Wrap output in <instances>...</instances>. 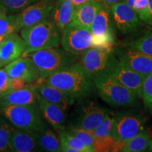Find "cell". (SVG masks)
<instances>
[{
    "instance_id": "cell-17",
    "label": "cell",
    "mask_w": 152,
    "mask_h": 152,
    "mask_svg": "<svg viewBox=\"0 0 152 152\" xmlns=\"http://www.w3.org/2000/svg\"><path fill=\"white\" fill-rule=\"evenodd\" d=\"M25 49L26 44L21 36L17 33L7 35L0 45V68L21 56Z\"/></svg>"
},
{
    "instance_id": "cell-38",
    "label": "cell",
    "mask_w": 152,
    "mask_h": 152,
    "mask_svg": "<svg viewBox=\"0 0 152 152\" xmlns=\"http://www.w3.org/2000/svg\"><path fill=\"white\" fill-rule=\"evenodd\" d=\"M138 0H124V1L127 4L128 6H130V7L134 8V6L135 4V3Z\"/></svg>"
},
{
    "instance_id": "cell-39",
    "label": "cell",
    "mask_w": 152,
    "mask_h": 152,
    "mask_svg": "<svg viewBox=\"0 0 152 152\" xmlns=\"http://www.w3.org/2000/svg\"><path fill=\"white\" fill-rule=\"evenodd\" d=\"M148 1V5H149V8L150 10V13H151V16L152 18V0H147Z\"/></svg>"
},
{
    "instance_id": "cell-29",
    "label": "cell",
    "mask_w": 152,
    "mask_h": 152,
    "mask_svg": "<svg viewBox=\"0 0 152 152\" xmlns=\"http://www.w3.org/2000/svg\"><path fill=\"white\" fill-rule=\"evenodd\" d=\"M20 30L16 14H5L0 16V36L18 33Z\"/></svg>"
},
{
    "instance_id": "cell-16",
    "label": "cell",
    "mask_w": 152,
    "mask_h": 152,
    "mask_svg": "<svg viewBox=\"0 0 152 152\" xmlns=\"http://www.w3.org/2000/svg\"><path fill=\"white\" fill-rule=\"evenodd\" d=\"M108 75L136 93L141 98L142 85L146 77L145 76L132 71L120 61Z\"/></svg>"
},
{
    "instance_id": "cell-35",
    "label": "cell",
    "mask_w": 152,
    "mask_h": 152,
    "mask_svg": "<svg viewBox=\"0 0 152 152\" xmlns=\"http://www.w3.org/2000/svg\"><path fill=\"white\" fill-rule=\"evenodd\" d=\"M29 85L27 84L24 80L22 79L18 78V77H13L10 79V89L11 91H14L19 89L23 88V87L26 86V85Z\"/></svg>"
},
{
    "instance_id": "cell-37",
    "label": "cell",
    "mask_w": 152,
    "mask_h": 152,
    "mask_svg": "<svg viewBox=\"0 0 152 152\" xmlns=\"http://www.w3.org/2000/svg\"><path fill=\"white\" fill-rule=\"evenodd\" d=\"M71 1L73 2L74 5L75 6H78L80 4H84L85 2H87V1H91V0H71Z\"/></svg>"
},
{
    "instance_id": "cell-20",
    "label": "cell",
    "mask_w": 152,
    "mask_h": 152,
    "mask_svg": "<svg viewBox=\"0 0 152 152\" xmlns=\"http://www.w3.org/2000/svg\"><path fill=\"white\" fill-rule=\"evenodd\" d=\"M37 132H28L14 128L10 139V151H37Z\"/></svg>"
},
{
    "instance_id": "cell-42",
    "label": "cell",
    "mask_w": 152,
    "mask_h": 152,
    "mask_svg": "<svg viewBox=\"0 0 152 152\" xmlns=\"http://www.w3.org/2000/svg\"><path fill=\"white\" fill-rule=\"evenodd\" d=\"M7 35H4V36H0V45H1V43L2 42L4 41V39H5L6 37H7Z\"/></svg>"
},
{
    "instance_id": "cell-12",
    "label": "cell",
    "mask_w": 152,
    "mask_h": 152,
    "mask_svg": "<svg viewBox=\"0 0 152 152\" xmlns=\"http://www.w3.org/2000/svg\"><path fill=\"white\" fill-rule=\"evenodd\" d=\"M121 64L132 71L146 76L152 73V56L128 47L113 49Z\"/></svg>"
},
{
    "instance_id": "cell-31",
    "label": "cell",
    "mask_w": 152,
    "mask_h": 152,
    "mask_svg": "<svg viewBox=\"0 0 152 152\" xmlns=\"http://www.w3.org/2000/svg\"><path fill=\"white\" fill-rule=\"evenodd\" d=\"M37 1L38 0H0V7L7 14H14Z\"/></svg>"
},
{
    "instance_id": "cell-34",
    "label": "cell",
    "mask_w": 152,
    "mask_h": 152,
    "mask_svg": "<svg viewBox=\"0 0 152 152\" xmlns=\"http://www.w3.org/2000/svg\"><path fill=\"white\" fill-rule=\"evenodd\" d=\"M10 79L4 68H0V98L11 92Z\"/></svg>"
},
{
    "instance_id": "cell-6",
    "label": "cell",
    "mask_w": 152,
    "mask_h": 152,
    "mask_svg": "<svg viewBox=\"0 0 152 152\" xmlns=\"http://www.w3.org/2000/svg\"><path fill=\"white\" fill-rule=\"evenodd\" d=\"M115 24L111 9L102 6L93 19L90 30L92 34V47L113 49L115 42Z\"/></svg>"
},
{
    "instance_id": "cell-10",
    "label": "cell",
    "mask_w": 152,
    "mask_h": 152,
    "mask_svg": "<svg viewBox=\"0 0 152 152\" xmlns=\"http://www.w3.org/2000/svg\"><path fill=\"white\" fill-rule=\"evenodd\" d=\"M60 44L68 52L79 56L92 47V34L90 29L70 23L61 33Z\"/></svg>"
},
{
    "instance_id": "cell-23",
    "label": "cell",
    "mask_w": 152,
    "mask_h": 152,
    "mask_svg": "<svg viewBox=\"0 0 152 152\" xmlns=\"http://www.w3.org/2000/svg\"><path fill=\"white\" fill-rule=\"evenodd\" d=\"M37 151H61L59 138L57 137L54 131L49 128V127L40 132H37Z\"/></svg>"
},
{
    "instance_id": "cell-33",
    "label": "cell",
    "mask_w": 152,
    "mask_h": 152,
    "mask_svg": "<svg viewBox=\"0 0 152 152\" xmlns=\"http://www.w3.org/2000/svg\"><path fill=\"white\" fill-rule=\"evenodd\" d=\"M141 99L147 109L152 108V73L146 76L142 88Z\"/></svg>"
},
{
    "instance_id": "cell-22",
    "label": "cell",
    "mask_w": 152,
    "mask_h": 152,
    "mask_svg": "<svg viewBox=\"0 0 152 152\" xmlns=\"http://www.w3.org/2000/svg\"><path fill=\"white\" fill-rule=\"evenodd\" d=\"M102 6L97 0H91L76 6L71 23L80 27L90 29L95 15Z\"/></svg>"
},
{
    "instance_id": "cell-4",
    "label": "cell",
    "mask_w": 152,
    "mask_h": 152,
    "mask_svg": "<svg viewBox=\"0 0 152 152\" xmlns=\"http://www.w3.org/2000/svg\"><path fill=\"white\" fill-rule=\"evenodd\" d=\"M96 90L104 102L113 107H136L140 98L136 93L107 75L94 77Z\"/></svg>"
},
{
    "instance_id": "cell-25",
    "label": "cell",
    "mask_w": 152,
    "mask_h": 152,
    "mask_svg": "<svg viewBox=\"0 0 152 152\" xmlns=\"http://www.w3.org/2000/svg\"><path fill=\"white\" fill-rule=\"evenodd\" d=\"M151 137L147 131L143 130L125 142L121 151L142 152L148 149L150 144Z\"/></svg>"
},
{
    "instance_id": "cell-11",
    "label": "cell",
    "mask_w": 152,
    "mask_h": 152,
    "mask_svg": "<svg viewBox=\"0 0 152 152\" xmlns=\"http://www.w3.org/2000/svg\"><path fill=\"white\" fill-rule=\"evenodd\" d=\"M115 26L125 35L136 33L142 27V22L132 7L125 1H121L111 7Z\"/></svg>"
},
{
    "instance_id": "cell-32",
    "label": "cell",
    "mask_w": 152,
    "mask_h": 152,
    "mask_svg": "<svg viewBox=\"0 0 152 152\" xmlns=\"http://www.w3.org/2000/svg\"><path fill=\"white\" fill-rule=\"evenodd\" d=\"M133 9L142 23L152 27V18L147 0H138L134 4Z\"/></svg>"
},
{
    "instance_id": "cell-28",
    "label": "cell",
    "mask_w": 152,
    "mask_h": 152,
    "mask_svg": "<svg viewBox=\"0 0 152 152\" xmlns=\"http://www.w3.org/2000/svg\"><path fill=\"white\" fill-rule=\"evenodd\" d=\"M115 119V113L108 111L105 116L92 133L94 138H104L111 136Z\"/></svg>"
},
{
    "instance_id": "cell-26",
    "label": "cell",
    "mask_w": 152,
    "mask_h": 152,
    "mask_svg": "<svg viewBox=\"0 0 152 152\" xmlns=\"http://www.w3.org/2000/svg\"><path fill=\"white\" fill-rule=\"evenodd\" d=\"M126 47L152 56V31H148L141 37L131 41Z\"/></svg>"
},
{
    "instance_id": "cell-8",
    "label": "cell",
    "mask_w": 152,
    "mask_h": 152,
    "mask_svg": "<svg viewBox=\"0 0 152 152\" xmlns=\"http://www.w3.org/2000/svg\"><path fill=\"white\" fill-rule=\"evenodd\" d=\"M79 100L71 125L92 132L103 120L109 110L87 98Z\"/></svg>"
},
{
    "instance_id": "cell-18",
    "label": "cell",
    "mask_w": 152,
    "mask_h": 152,
    "mask_svg": "<svg viewBox=\"0 0 152 152\" xmlns=\"http://www.w3.org/2000/svg\"><path fill=\"white\" fill-rule=\"evenodd\" d=\"M37 99L39 109L45 121L56 131L65 129L66 122L65 111L58 106L47 102L37 93Z\"/></svg>"
},
{
    "instance_id": "cell-43",
    "label": "cell",
    "mask_w": 152,
    "mask_h": 152,
    "mask_svg": "<svg viewBox=\"0 0 152 152\" xmlns=\"http://www.w3.org/2000/svg\"><path fill=\"white\" fill-rule=\"evenodd\" d=\"M151 114H152V108H151Z\"/></svg>"
},
{
    "instance_id": "cell-9",
    "label": "cell",
    "mask_w": 152,
    "mask_h": 152,
    "mask_svg": "<svg viewBox=\"0 0 152 152\" xmlns=\"http://www.w3.org/2000/svg\"><path fill=\"white\" fill-rule=\"evenodd\" d=\"M145 121L136 111H122L115 113L111 136L126 142L144 130Z\"/></svg>"
},
{
    "instance_id": "cell-2",
    "label": "cell",
    "mask_w": 152,
    "mask_h": 152,
    "mask_svg": "<svg viewBox=\"0 0 152 152\" xmlns=\"http://www.w3.org/2000/svg\"><path fill=\"white\" fill-rule=\"evenodd\" d=\"M19 32L26 44L21 56L38 50L58 47L60 45L61 31L49 18L33 26L22 28Z\"/></svg>"
},
{
    "instance_id": "cell-27",
    "label": "cell",
    "mask_w": 152,
    "mask_h": 152,
    "mask_svg": "<svg viewBox=\"0 0 152 152\" xmlns=\"http://www.w3.org/2000/svg\"><path fill=\"white\" fill-rule=\"evenodd\" d=\"M14 128L12 125L0 114V152L10 151V139Z\"/></svg>"
},
{
    "instance_id": "cell-5",
    "label": "cell",
    "mask_w": 152,
    "mask_h": 152,
    "mask_svg": "<svg viewBox=\"0 0 152 152\" xmlns=\"http://www.w3.org/2000/svg\"><path fill=\"white\" fill-rule=\"evenodd\" d=\"M26 56L30 57L37 68L40 75L39 80H45L49 75L65 69L78 59L76 55L57 47L38 50Z\"/></svg>"
},
{
    "instance_id": "cell-1",
    "label": "cell",
    "mask_w": 152,
    "mask_h": 152,
    "mask_svg": "<svg viewBox=\"0 0 152 152\" xmlns=\"http://www.w3.org/2000/svg\"><path fill=\"white\" fill-rule=\"evenodd\" d=\"M43 80L68 93L75 99L90 97L96 91L94 77L77 62L49 75Z\"/></svg>"
},
{
    "instance_id": "cell-36",
    "label": "cell",
    "mask_w": 152,
    "mask_h": 152,
    "mask_svg": "<svg viewBox=\"0 0 152 152\" xmlns=\"http://www.w3.org/2000/svg\"><path fill=\"white\" fill-rule=\"evenodd\" d=\"M97 1H99L103 6L111 8V6L118 2H121V1H124V0H97Z\"/></svg>"
},
{
    "instance_id": "cell-41",
    "label": "cell",
    "mask_w": 152,
    "mask_h": 152,
    "mask_svg": "<svg viewBox=\"0 0 152 152\" xmlns=\"http://www.w3.org/2000/svg\"><path fill=\"white\" fill-rule=\"evenodd\" d=\"M149 151H152V135L151 137V140H150V144H149V147L148 148Z\"/></svg>"
},
{
    "instance_id": "cell-30",
    "label": "cell",
    "mask_w": 152,
    "mask_h": 152,
    "mask_svg": "<svg viewBox=\"0 0 152 152\" xmlns=\"http://www.w3.org/2000/svg\"><path fill=\"white\" fill-rule=\"evenodd\" d=\"M66 130L76 138L78 139L81 142H83L90 149V152L95 151L94 146V137L92 132L84 129L77 128L72 125H70Z\"/></svg>"
},
{
    "instance_id": "cell-13",
    "label": "cell",
    "mask_w": 152,
    "mask_h": 152,
    "mask_svg": "<svg viewBox=\"0 0 152 152\" xmlns=\"http://www.w3.org/2000/svg\"><path fill=\"white\" fill-rule=\"evenodd\" d=\"M54 3V0H38L17 13V19L20 29L49 18Z\"/></svg>"
},
{
    "instance_id": "cell-24",
    "label": "cell",
    "mask_w": 152,
    "mask_h": 152,
    "mask_svg": "<svg viewBox=\"0 0 152 152\" xmlns=\"http://www.w3.org/2000/svg\"><path fill=\"white\" fill-rule=\"evenodd\" d=\"M58 132L61 151L90 152V149L83 142L68 132L66 129H62Z\"/></svg>"
},
{
    "instance_id": "cell-19",
    "label": "cell",
    "mask_w": 152,
    "mask_h": 152,
    "mask_svg": "<svg viewBox=\"0 0 152 152\" xmlns=\"http://www.w3.org/2000/svg\"><path fill=\"white\" fill-rule=\"evenodd\" d=\"M37 92L33 85H27L14 91H11L0 98V106H24L37 104Z\"/></svg>"
},
{
    "instance_id": "cell-40",
    "label": "cell",
    "mask_w": 152,
    "mask_h": 152,
    "mask_svg": "<svg viewBox=\"0 0 152 152\" xmlns=\"http://www.w3.org/2000/svg\"><path fill=\"white\" fill-rule=\"evenodd\" d=\"M5 14H7V13L4 11V9L1 8V7H0V16H3V15H5Z\"/></svg>"
},
{
    "instance_id": "cell-15",
    "label": "cell",
    "mask_w": 152,
    "mask_h": 152,
    "mask_svg": "<svg viewBox=\"0 0 152 152\" xmlns=\"http://www.w3.org/2000/svg\"><path fill=\"white\" fill-rule=\"evenodd\" d=\"M39 96L50 103L54 104L66 111L75 103V98L68 93L48 84L43 80H39L33 84Z\"/></svg>"
},
{
    "instance_id": "cell-7",
    "label": "cell",
    "mask_w": 152,
    "mask_h": 152,
    "mask_svg": "<svg viewBox=\"0 0 152 152\" xmlns=\"http://www.w3.org/2000/svg\"><path fill=\"white\" fill-rule=\"evenodd\" d=\"M118 62L113 49L92 47L80 54V64L94 77L108 75Z\"/></svg>"
},
{
    "instance_id": "cell-21",
    "label": "cell",
    "mask_w": 152,
    "mask_h": 152,
    "mask_svg": "<svg viewBox=\"0 0 152 152\" xmlns=\"http://www.w3.org/2000/svg\"><path fill=\"white\" fill-rule=\"evenodd\" d=\"M75 6L71 0H56L49 18L56 25L61 33L63 30L72 22Z\"/></svg>"
},
{
    "instance_id": "cell-3",
    "label": "cell",
    "mask_w": 152,
    "mask_h": 152,
    "mask_svg": "<svg viewBox=\"0 0 152 152\" xmlns=\"http://www.w3.org/2000/svg\"><path fill=\"white\" fill-rule=\"evenodd\" d=\"M0 113L14 128L28 132H40L48 128L39 105L0 106Z\"/></svg>"
},
{
    "instance_id": "cell-14",
    "label": "cell",
    "mask_w": 152,
    "mask_h": 152,
    "mask_svg": "<svg viewBox=\"0 0 152 152\" xmlns=\"http://www.w3.org/2000/svg\"><path fill=\"white\" fill-rule=\"evenodd\" d=\"M4 69L10 78L18 77L27 84L33 85L40 79V75L31 58L20 56L4 66Z\"/></svg>"
}]
</instances>
